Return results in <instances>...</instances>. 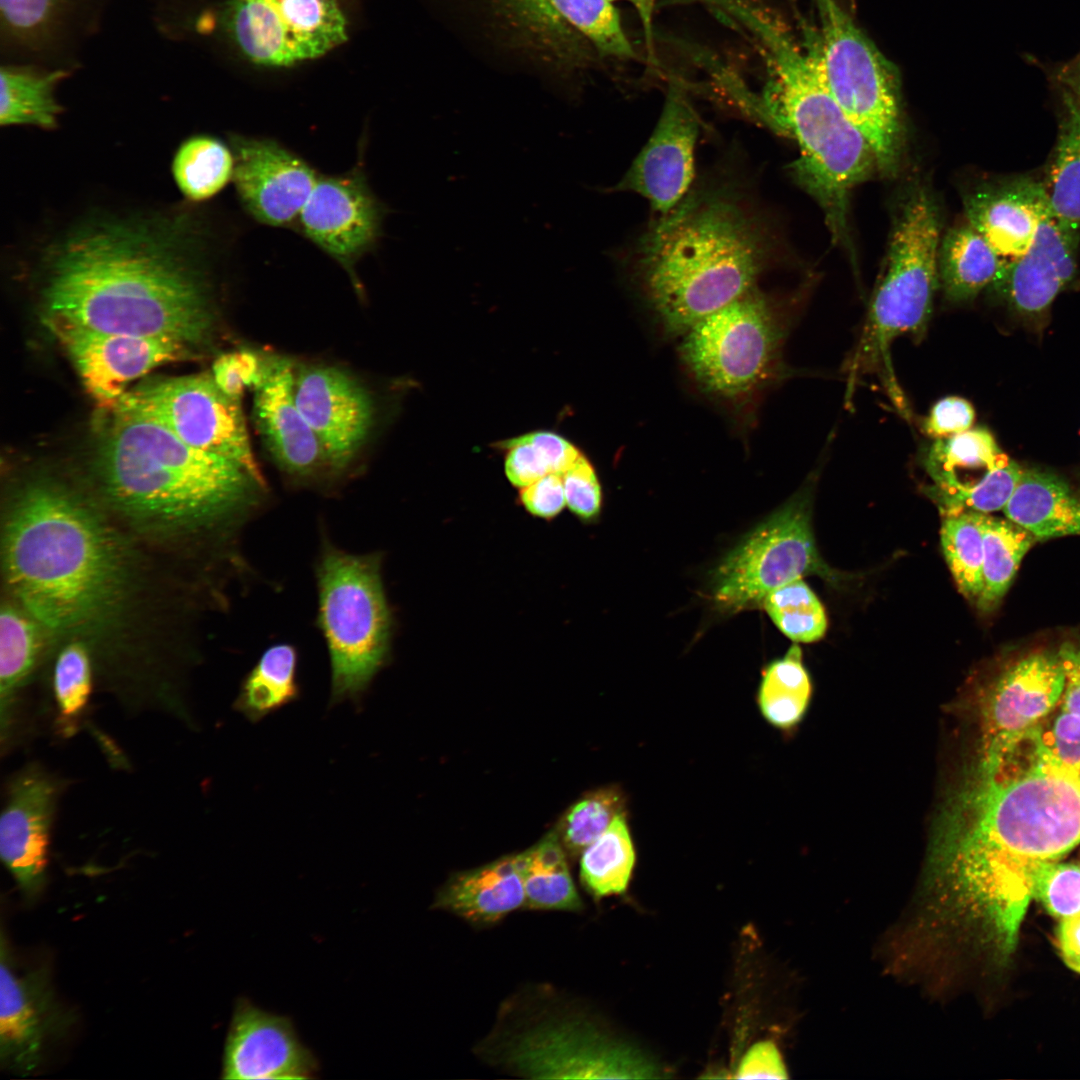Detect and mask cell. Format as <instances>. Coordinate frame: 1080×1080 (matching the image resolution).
<instances>
[{"mask_svg": "<svg viewBox=\"0 0 1080 1080\" xmlns=\"http://www.w3.org/2000/svg\"><path fill=\"white\" fill-rule=\"evenodd\" d=\"M235 164L233 182L240 202L259 223H293L320 175L302 158L271 139L230 137Z\"/></svg>", "mask_w": 1080, "mask_h": 1080, "instance_id": "7402d4cb", "label": "cell"}, {"mask_svg": "<svg viewBox=\"0 0 1080 1080\" xmlns=\"http://www.w3.org/2000/svg\"><path fill=\"white\" fill-rule=\"evenodd\" d=\"M295 371L289 359L270 358L266 377L254 389L253 417L275 465L293 478L309 480L330 468L319 439L297 407Z\"/></svg>", "mask_w": 1080, "mask_h": 1080, "instance_id": "cb8c5ba5", "label": "cell"}, {"mask_svg": "<svg viewBox=\"0 0 1080 1080\" xmlns=\"http://www.w3.org/2000/svg\"><path fill=\"white\" fill-rule=\"evenodd\" d=\"M234 154L221 140L197 135L185 140L175 153L172 174L185 198L204 201L233 180Z\"/></svg>", "mask_w": 1080, "mask_h": 1080, "instance_id": "8d00e7d4", "label": "cell"}, {"mask_svg": "<svg viewBox=\"0 0 1080 1080\" xmlns=\"http://www.w3.org/2000/svg\"><path fill=\"white\" fill-rule=\"evenodd\" d=\"M298 652L290 643L268 647L243 678L233 708L252 723L296 701Z\"/></svg>", "mask_w": 1080, "mask_h": 1080, "instance_id": "4dcf8cb0", "label": "cell"}, {"mask_svg": "<svg viewBox=\"0 0 1080 1080\" xmlns=\"http://www.w3.org/2000/svg\"><path fill=\"white\" fill-rule=\"evenodd\" d=\"M47 631L19 604L3 602L0 614L2 728L10 724L16 694L31 680L46 651Z\"/></svg>", "mask_w": 1080, "mask_h": 1080, "instance_id": "f546056e", "label": "cell"}, {"mask_svg": "<svg viewBox=\"0 0 1080 1080\" xmlns=\"http://www.w3.org/2000/svg\"><path fill=\"white\" fill-rule=\"evenodd\" d=\"M940 536L946 562L960 593L976 602L982 591L984 555L980 513L944 514Z\"/></svg>", "mask_w": 1080, "mask_h": 1080, "instance_id": "b9f144b4", "label": "cell"}, {"mask_svg": "<svg viewBox=\"0 0 1080 1080\" xmlns=\"http://www.w3.org/2000/svg\"><path fill=\"white\" fill-rule=\"evenodd\" d=\"M1033 896L1061 921L1080 914V866L1056 861L1041 864L1035 874Z\"/></svg>", "mask_w": 1080, "mask_h": 1080, "instance_id": "7dc6e473", "label": "cell"}, {"mask_svg": "<svg viewBox=\"0 0 1080 1080\" xmlns=\"http://www.w3.org/2000/svg\"><path fill=\"white\" fill-rule=\"evenodd\" d=\"M115 407L148 417L186 444L229 458L264 478L252 451L241 402L222 392L211 373L146 381L126 391Z\"/></svg>", "mask_w": 1080, "mask_h": 1080, "instance_id": "7c38bea8", "label": "cell"}, {"mask_svg": "<svg viewBox=\"0 0 1080 1080\" xmlns=\"http://www.w3.org/2000/svg\"><path fill=\"white\" fill-rule=\"evenodd\" d=\"M699 127L684 88L673 81L648 142L610 191L637 193L657 216L667 214L690 190Z\"/></svg>", "mask_w": 1080, "mask_h": 1080, "instance_id": "d6986e66", "label": "cell"}, {"mask_svg": "<svg viewBox=\"0 0 1080 1080\" xmlns=\"http://www.w3.org/2000/svg\"><path fill=\"white\" fill-rule=\"evenodd\" d=\"M761 606L777 628L795 642H815L826 632L825 610L802 579L773 590L763 599Z\"/></svg>", "mask_w": 1080, "mask_h": 1080, "instance_id": "ee69618b", "label": "cell"}, {"mask_svg": "<svg viewBox=\"0 0 1080 1080\" xmlns=\"http://www.w3.org/2000/svg\"><path fill=\"white\" fill-rule=\"evenodd\" d=\"M1079 780H1080V776H1079Z\"/></svg>", "mask_w": 1080, "mask_h": 1080, "instance_id": "91938a15", "label": "cell"}, {"mask_svg": "<svg viewBox=\"0 0 1080 1080\" xmlns=\"http://www.w3.org/2000/svg\"><path fill=\"white\" fill-rule=\"evenodd\" d=\"M505 474L523 488L552 473L563 474L582 454L574 444L551 431H534L502 441Z\"/></svg>", "mask_w": 1080, "mask_h": 1080, "instance_id": "60d3db41", "label": "cell"}, {"mask_svg": "<svg viewBox=\"0 0 1080 1080\" xmlns=\"http://www.w3.org/2000/svg\"><path fill=\"white\" fill-rule=\"evenodd\" d=\"M736 1078H787L782 1057L771 1041H762L753 1045L744 1055L736 1070Z\"/></svg>", "mask_w": 1080, "mask_h": 1080, "instance_id": "db71d44e", "label": "cell"}, {"mask_svg": "<svg viewBox=\"0 0 1080 1080\" xmlns=\"http://www.w3.org/2000/svg\"><path fill=\"white\" fill-rule=\"evenodd\" d=\"M984 555L982 591L975 602L983 612L997 607L1035 538L1009 519L980 513Z\"/></svg>", "mask_w": 1080, "mask_h": 1080, "instance_id": "836d02e7", "label": "cell"}, {"mask_svg": "<svg viewBox=\"0 0 1080 1080\" xmlns=\"http://www.w3.org/2000/svg\"><path fill=\"white\" fill-rule=\"evenodd\" d=\"M1024 469L1007 458L987 470L984 476L970 484L947 490L927 489V494L942 514L977 512L990 514L1003 510L1010 500Z\"/></svg>", "mask_w": 1080, "mask_h": 1080, "instance_id": "f6af8a7d", "label": "cell"}, {"mask_svg": "<svg viewBox=\"0 0 1080 1080\" xmlns=\"http://www.w3.org/2000/svg\"><path fill=\"white\" fill-rule=\"evenodd\" d=\"M224 18L240 52L267 67L321 57L347 39V22L335 0H232Z\"/></svg>", "mask_w": 1080, "mask_h": 1080, "instance_id": "4fadbf2b", "label": "cell"}, {"mask_svg": "<svg viewBox=\"0 0 1080 1080\" xmlns=\"http://www.w3.org/2000/svg\"><path fill=\"white\" fill-rule=\"evenodd\" d=\"M812 683L797 644L763 671L757 701L763 717L774 727L790 729L807 712Z\"/></svg>", "mask_w": 1080, "mask_h": 1080, "instance_id": "d590c367", "label": "cell"}, {"mask_svg": "<svg viewBox=\"0 0 1080 1080\" xmlns=\"http://www.w3.org/2000/svg\"><path fill=\"white\" fill-rule=\"evenodd\" d=\"M1004 262L966 221L949 229L940 240L939 286L948 301H969L992 285Z\"/></svg>", "mask_w": 1080, "mask_h": 1080, "instance_id": "f1b7e54d", "label": "cell"}, {"mask_svg": "<svg viewBox=\"0 0 1080 1080\" xmlns=\"http://www.w3.org/2000/svg\"><path fill=\"white\" fill-rule=\"evenodd\" d=\"M1038 751L1058 767L1080 776V716L1062 708L1049 729L1034 731Z\"/></svg>", "mask_w": 1080, "mask_h": 1080, "instance_id": "c3c4849f", "label": "cell"}, {"mask_svg": "<svg viewBox=\"0 0 1080 1080\" xmlns=\"http://www.w3.org/2000/svg\"><path fill=\"white\" fill-rule=\"evenodd\" d=\"M73 1015L57 1001L46 968L17 971L2 938L0 966V1060L26 1076L40 1065L48 1040L66 1032Z\"/></svg>", "mask_w": 1080, "mask_h": 1080, "instance_id": "ffe728a7", "label": "cell"}, {"mask_svg": "<svg viewBox=\"0 0 1080 1080\" xmlns=\"http://www.w3.org/2000/svg\"><path fill=\"white\" fill-rule=\"evenodd\" d=\"M45 320L87 391L103 406L114 408L128 383L191 352L173 339L100 332L50 315Z\"/></svg>", "mask_w": 1080, "mask_h": 1080, "instance_id": "9a60e30c", "label": "cell"}, {"mask_svg": "<svg viewBox=\"0 0 1080 1080\" xmlns=\"http://www.w3.org/2000/svg\"><path fill=\"white\" fill-rule=\"evenodd\" d=\"M974 419L975 411L970 402L949 396L934 404L923 423V429L934 439L947 438L969 430Z\"/></svg>", "mask_w": 1080, "mask_h": 1080, "instance_id": "816d5d0a", "label": "cell"}, {"mask_svg": "<svg viewBox=\"0 0 1080 1080\" xmlns=\"http://www.w3.org/2000/svg\"><path fill=\"white\" fill-rule=\"evenodd\" d=\"M740 22L761 40L769 63L763 95L754 96L755 118L797 144L794 178L822 209L833 240L847 243L850 197L878 172L875 154L829 91L814 41L801 47L748 9Z\"/></svg>", "mask_w": 1080, "mask_h": 1080, "instance_id": "8992f818", "label": "cell"}, {"mask_svg": "<svg viewBox=\"0 0 1080 1080\" xmlns=\"http://www.w3.org/2000/svg\"><path fill=\"white\" fill-rule=\"evenodd\" d=\"M64 71L39 73L27 69L1 68L0 122L3 126H56L61 107L54 97Z\"/></svg>", "mask_w": 1080, "mask_h": 1080, "instance_id": "e575fe53", "label": "cell"}, {"mask_svg": "<svg viewBox=\"0 0 1080 1080\" xmlns=\"http://www.w3.org/2000/svg\"><path fill=\"white\" fill-rule=\"evenodd\" d=\"M810 506L806 488L755 527L715 567L711 593L721 611L759 606L770 592L803 576L835 579L817 551Z\"/></svg>", "mask_w": 1080, "mask_h": 1080, "instance_id": "8fae6325", "label": "cell"}, {"mask_svg": "<svg viewBox=\"0 0 1080 1080\" xmlns=\"http://www.w3.org/2000/svg\"><path fill=\"white\" fill-rule=\"evenodd\" d=\"M524 903V887L515 856H508L453 876L437 894L434 907L471 923L489 924Z\"/></svg>", "mask_w": 1080, "mask_h": 1080, "instance_id": "4316f807", "label": "cell"}, {"mask_svg": "<svg viewBox=\"0 0 1080 1080\" xmlns=\"http://www.w3.org/2000/svg\"><path fill=\"white\" fill-rule=\"evenodd\" d=\"M637 10L642 21L647 42H652V17L656 0H626Z\"/></svg>", "mask_w": 1080, "mask_h": 1080, "instance_id": "680465c9", "label": "cell"}, {"mask_svg": "<svg viewBox=\"0 0 1080 1080\" xmlns=\"http://www.w3.org/2000/svg\"><path fill=\"white\" fill-rule=\"evenodd\" d=\"M1080 843V780L1035 752L1019 771L976 768L936 820L920 896L949 919L1024 910L1041 864Z\"/></svg>", "mask_w": 1080, "mask_h": 1080, "instance_id": "7a4b0ae2", "label": "cell"}, {"mask_svg": "<svg viewBox=\"0 0 1080 1080\" xmlns=\"http://www.w3.org/2000/svg\"><path fill=\"white\" fill-rule=\"evenodd\" d=\"M534 11L552 15L571 24L607 56L634 58L619 15L611 0H521Z\"/></svg>", "mask_w": 1080, "mask_h": 1080, "instance_id": "f35d334b", "label": "cell"}, {"mask_svg": "<svg viewBox=\"0 0 1080 1080\" xmlns=\"http://www.w3.org/2000/svg\"><path fill=\"white\" fill-rule=\"evenodd\" d=\"M624 799L615 788H605L586 795L563 817L559 838L571 855L581 854L600 837L623 812Z\"/></svg>", "mask_w": 1080, "mask_h": 1080, "instance_id": "bcb514c9", "label": "cell"}, {"mask_svg": "<svg viewBox=\"0 0 1080 1080\" xmlns=\"http://www.w3.org/2000/svg\"><path fill=\"white\" fill-rule=\"evenodd\" d=\"M93 475L97 501L134 539L190 560L230 552L267 491L264 478L237 462L119 407L98 445Z\"/></svg>", "mask_w": 1080, "mask_h": 1080, "instance_id": "3957f363", "label": "cell"}, {"mask_svg": "<svg viewBox=\"0 0 1080 1080\" xmlns=\"http://www.w3.org/2000/svg\"><path fill=\"white\" fill-rule=\"evenodd\" d=\"M814 41L825 83L869 142L878 172L892 176L901 162L904 126L896 68L836 0H815Z\"/></svg>", "mask_w": 1080, "mask_h": 1080, "instance_id": "30bf717a", "label": "cell"}, {"mask_svg": "<svg viewBox=\"0 0 1080 1080\" xmlns=\"http://www.w3.org/2000/svg\"><path fill=\"white\" fill-rule=\"evenodd\" d=\"M1002 511L1036 541L1080 535V494L1051 473L1024 470Z\"/></svg>", "mask_w": 1080, "mask_h": 1080, "instance_id": "83f0119b", "label": "cell"}, {"mask_svg": "<svg viewBox=\"0 0 1080 1080\" xmlns=\"http://www.w3.org/2000/svg\"><path fill=\"white\" fill-rule=\"evenodd\" d=\"M294 395L323 447L330 472H344L374 425L375 405L370 393L342 369L309 365L295 371Z\"/></svg>", "mask_w": 1080, "mask_h": 1080, "instance_id": "ac0fdd59", "label": "cell"}, {"mask_svg": "<svg viewBox=\"0 0 1080 1080\" xmlns=\"http://www.w3.org/2000/svg\"><path fill=\"white\" fill-rule=\"evenodd\" d=\"M1056 75L1059 82L1064 85V89L1080 105V54L1060 66Z\"/></svg>", "mask_w": 1080, "mask_h": 1080, "instance_id": "6f0895ef", "label": "cell"}, {"mask_svg": "<svg viewBox=\"0 0 1080 1080\" xmlns=\"http://www.w3.org/2000/svg\"><path fill=\"white\" fill-rule=\"evenodd\" d=\"M520 501L534 516L545 519L555 517L566 505L562 475L548 474L521 488Z\"/></svg>", "mask_w": 1080, "mask_h": 1080, "instance_id": "f5cc1de1", "label": "cell"}, {"mask_svg": "<svg viewBox=\"0 0 1080 1080\" xmlns=\"http://www.w3.org/2000/svg\"><path fill=\"white\" fill-rule=\"evenodd\" d=\"M184 240L176 230L120 220L74 230L44 255L46 315L100 332L205 344L215 314Z\"/></svg>", "mask_w": 1080, "mask_h": 1080, "instance_id": "277c9868", "label": "cell"}, {"mask_svg": "<svg viewBox=\"0 0 1080 1080\" xmlns=\"http://www.w3.org/2000/svg\"><path fill=\"white\" fill-rule=\"evenodd\" d=\"M513 1066L530 1078H639L654 1069L595 1030L578 1022L541 1025L519 1037L509 1053Z\"/></svg>", "mask_w": 1080, "mask_h": 1080, "instance_id": "44dd1931", "label": "cell"}, {"mask_svg": "<svg viewBox=\"0 0 1080 1080\" xmlns=\"http://www.w3.org/2000/svg\"><path fill=\"white\" fill-rule=\"evenodd\" d=\"M966 221L1005 261L1024 254L1050 209L1042 181L1016 176L986 184L964 200Z\"/></svg>", "mask_w": 1080, "mask_h": 1080, "instance_id": "484cf974", "label": "cell"}, {"mask_svg": "<svg viewBox=\"0 0 1080 1080\" xmlns=\"http://www.w3.org/2000/svg\"><path fill=\"white\" fill-rule=\"evenodd\" d=\"M383 219L384 207L360 168L319 176L298 218L304 235L345 269L359 293L354 267L375 246Z\"/></svg>", "mask_w": 1080, "mask_h": 1080, "instance_id": "2e32d148", "label": "cell"}, {"mask_svg": "<svg viewBox=\"0 0 1080 1080\" xmlns=\"http://www.w3.org/2000/svg\"><path fill=\"white\" fill-rule=\"evenodd\" d=\"M380 553L352 554L329 541L316 566L317 622L331 667L330 704H358L388 663L393 616Z\"/></svg>", "mask_w": 1080, "mask_h": 1080, "instance_id": "52a82bcc", "label": "cell"}, {"mask_svg": "<svg viewBox=\"0 0 1080 1080\" xmlns=\"http://www.w3.org/2000/svg\"><path fill=\"white\" fill-rule=\"evenodd\" d=\"M1 536L12 600L50 637L84 642L124 708L172 695L182 666L149 638L161 624L162 595L140 543L97 499L53 478L30 479L8 497Z\"/></svg>", "mask_w": 1080, "mask_h": 1080, "instance_id": "6da1fadb", "label": "cell"}, {"mask_svg": "<svg viewBox=\"0 0 1080 1080\" xmlns=\"http://www.w3.org/2000/svg\"><path fill=\"white\" fill-rule=\"evenodd\" d=\"M1058 655L1065 675L1062 708L1080 716V642L1063 643Z\"/></svg>", "mask_w": 1080, "mask_h": 1080, "instance_id": "11a10c76", "label": "cell"}, {"mask_svg": "<svg viewBox=\"0 0 1080 1080\" xmlns=\"http://www.w3.org/2000/svg\"><path fill=\"white\" fill-rule=\"evenodd\" d=\"M559 836L549 833L515 855L522 878L524 907L535 910L578 911L582 901L573 883Z\"/></svg>", "mask_w": 1080, "mask_h": 1080, "instance_id": "1f68e13d", "label": "cell"}, {"mask_svg": "<svg viewBox=\"0 0 1080 1080\" xmlns=\"http://www.w3.org/2000/svg\"><path fill=\"white\" fill-rule=\"evenodd\" d=\"M94 670L91 651L84 642L64 643L55 661L53 690L60 730L66 735L74 733L87 710Z\"/></svg>", "mask_w": 1080, "mask_h": 1080, "instance_id": "7bdbcfd3", "label": "cell"}, {"mask_svg": "<svg viewBox=\"0 0 1080 1080\" xmlns=\"http://www.w3.org/2000/svg\"><path fill=\"white\" fill-rule=\"evenodd\" d=\"M1007 458L987 429L970 428L947 438L935 439L924 465L933 481L929 487L944 489L954 486L962 471L989 470Z\"/></svg>", "mask_w": 1080, "mask_h": 1080, "instance_id": "ab89813d", "label": "cell"}, {"mask_svg": "<svg viewBox=\"0 0 1080 1080\" xmlns=\"http://www.w3.org/2000/svg\"><path fill=\"white\" fill-rule=\"evenodd\" d=\"M62 784L39 764L8 782L0 818V855L23 897L36 899L46 883L50 832Z\"/></svg>", "mask_w": 1080, "mask_h": 1080, "instance_id": "e0dca14e", "label": "cell"}, {"mask_svg": "<svg viewBox=\"0 0 1080 1080\" xmlns=\"http://www.w3.org/2000/svg\"><path fill=\"white\" fill-rule=\"evenodd\" d=\"M770 240L760 214L736 192L693 189L640 236L631 267L664 332L682 336L758 288L769 264Z\"/></svg>", "mask_w": 1080, "mask_h": 1080, "instance_id": "5b68a950", "label": "cell"}, {"mask_svg": "<svg viewBox=\"0 0 1080 1080\" xmlns=\"http://www.w3.org/2000/svg\"><path fill=\"white\" fill-rule=\"evenodd\" d=\"M1042 183L1051 215L1080 231V105L1065 89L1058 138Z\"/></svg>", "mask_w": 1080, "mask_h": 1080, "instance_id": "d6a6232c", "label": "cell"}, {"mask_svg": "<svg viewBox=\"0 0 1080 1080\" xmlns=\"http://www.w3.org/2000/svg\"><path fill=\"white\" fill-rule=\"evenodd\" d=\"M269 361L250 350L224 353L214 361L211 374L222 392L241 402L246 388L254 390L262 383Z\"/></svg>", "mask_w": 1080, "mask_h": 1080, "instance_id": "681fc988", "label": "cell"}, {"mask_svg": "<svg viewBox=\"0 0 1080 1080\" xmlns=\"http://www.w3.org/2000/svg\"><path fill=\"white\" fill-rule=\"evenodd\" d=\"M566 505L582 520L595 519L601 510L602 492L596 471L581 454L562 474Z\"/></svg>", "mask_w": 1080, "mask_h": 1080, "instance_id": "f907efd6", "label": "cell"}, {"mask_svg": "<svg viewBox=\"0 0 1080 1080\" xmlns=\"http://www.w3.org/2000/svg\"><path fill=\"white\" fill-rule=\"evenodd\" d=\"M1064 684L1058 652L1033 653L1009 666L984 700L977 766L993 770L1010 757L1053 710Z\"/></svg>", "mask_w": 1080, "mask_h": 1080, "instance_id": "5bb4252c", "label": "cell"}, {"mask_svg": "<svg viewBox=\"0 0 1080 1080\" xmlns=\"http://www.w3.org/2000/svg\"><path fill=\"white\" fill-rule=\"evenodd\" d=\"M680 356L710 396L743 408L781 371L785 325L768 295L756 288L692 325Z\"/></svg>", "mask_w": 1080, "mask_h": 1080, "instance_id": "9c48e42d", "label": "cell"}, {"mask_svg": "<svg viewBox=\"0 0 1080 1080\" xmlns=\"http://www.w3.org/2000/svg\"><path fill=\"white\" fill-rule=\"evenodd\" d=\"M319 1062L299 1040L290 1018L268 1013L249 999L236 1001L224 1046L226 1080L311 1079Z\"/></svg>", "mask_w": 1080, "mask_h": 1080, "instance_id": "603a6c76", "label": "cell"}, {"mask_svg": "<svg viewBox=\"0 0 1080 1080\" xmlns=\"http://www.w3.org/2000/svg\"><path fill=\"white\" fill-rule=\"evenodd\" d=\"M940 224L932 193L925 187L911 190L893 224L884 270L849 366L850 378L889 366V346L896 337L925 331L939 287Z\"/></svg>", "mask_w": 1080, "mask_h": 1080, "instance_id": "ba28073f", "label": "cell"}, {"mask_svg": "<svg viewBox=\"0 0 1080 1080\" xmlns=\"http://www.w3.org/2000/svg\"><path fill=\"white\" fill-rule=\"evenodd\" d=\"M1080 231L1049 214L1021 256L1005 261L990 286L1014 310L1043 313L1077 274Z\"/></svg>", "mask_w": 1080, "mask_h": 1080, "instance_id": "d4e9b609", "label": "cell"}, {"mask_svg": "<svg viewBox=\"0 0 1080 1080\" xmlns=\"http://www.w3.org/2000/svg\"><path fill=\"white\" fill-rule=\"evenodd\" d=\"M1057 941L1066 964L1080 972V914L1061 921Z\"/></svg>", "mask_w": 1080, "mask_h": 1080, "instance_id": "9f6ffc18", "label": "cell"}, {"mask_svg": "<svg viewBox=\"0 0 1080 1080\" xmlns=\"http://www.w3.org/2000/svg\"><path fill=\"white\" fill-rule=\"evenodd\" d=\"M634 864L635 849L622 812L581 853V882L595 898L621 894L628 886Z\"/></svg>", "mask_w": 1080, "mask_h": 1080, "instance_id": "74e56055", "label": "cell"}]
</instances>
